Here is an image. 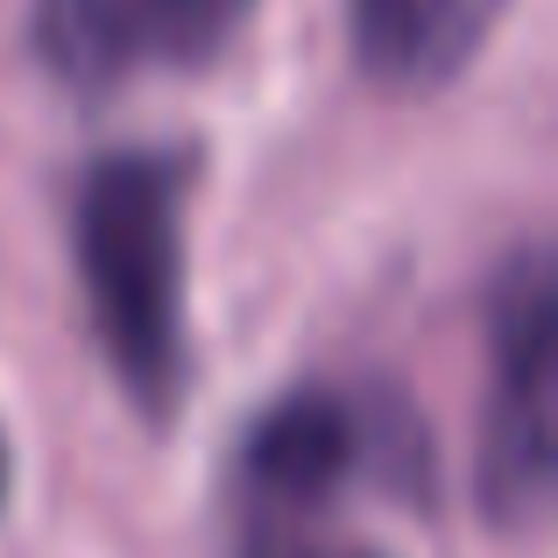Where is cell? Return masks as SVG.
Here are the masks:
<instances>
[{
    "mask_svg": "<svg viewBox=\"0 0 558 558\" xmlns=\"http://www.w3.org/2000/svg\"><path fill=\"white\" fill-rule=\"evenodd\" d=\"M191 149H113L85 170L71 205V255L93 312V340L121 396L149 424H170L191 381L184 332V205Z\"/></svg>",
    "mask_w": 558,
    "mask_h": 558,
    "instance_id": "obj_1",
    "label": "cell"
},
{
    "mask_svg": "<svg viewBox=\"0 0 558 558\" xmlns=\"http://www.w3.org/2000/svg\"><path fill=\"white\" fill-rule=\"evenodd\" d=\"M474 502L488 531H537L551 509V255L517 247L488 290V389L474 424Z\"/></svg>",
    "mask_w": 558,
    "mask_h": 558,
    "instance_id": "obj_2",
    "label": "cell"
},
{
    "mask_svg": "<svg viewBox=\"0 0 558 558\" xmlns=\"http://www.w3.org/2000/svg\"><path fill=\"white\" fill-rule=\"evenodd\" d=\"M233 474L247 495L276 509H318L361 474H375L396 495H424L432 488V438L396 396L290 389L247 424Z\"/></svg>",
    "mask_w": 558,
    "mask_h": 558,
    "instance_id": "obj_3",
    "label": "cell"
},
{
    "mask_svg": "<svg viewBox=\"0 0 558 558\" xmlns=\"http://www.w3.org/2000/svg\"><path fill=\"white\" fill-rule=\"evenodd\" d=\"M255 0H36L28 50L71 93H113L142 64H213Z\"/></svg>",
    "mask_w": 558,
    "mask_h": 558,
    "instance_id": "obj_4",
    "label": "cell"
},
{
    "mask_svg": "<svg viewBox=\"0 0 558 558\" xmlns=\"http://www.w3.org/2000/svg\"><path fill=\"white\" fill-rule=\"evenodd\" d=\"M509 0H354L347 36H354L361 78L396 99H424L452 85L495 36Z\"/></svg>",
    "mask_w": 558,
    "mask_h": 558,
    "instance_id": "obj_5",
    "label": "cell"
},
{
    "mask_svg": "<svg viewBox=\"0 0 558 558\" xmlns=\"http://www.w3.org/2000/svg\"><path fill=\"white\" fill-rule=\"evenodd\" d=\"M0 495H8V438H0Z\"/></svg>",
    "mask_w": 558,
    "mask_h": 558,
    "instance_id": "obj_6",
    "label": "cell"
},
{
    "mask_svg": "<svg viewBox=\"0 0 558 558\" xmlns=\"http://www.w3.org/2000/svg\"><path fill=\"white\" fill-rule=\"evenodd\" d=\"M255 558H290V551H255Z\"/></svg>",
    "mask_w": 558,
    "mask_h": 558,
    "instance_id": "obj_7",
    "label": "cell"
}]
</instances>
